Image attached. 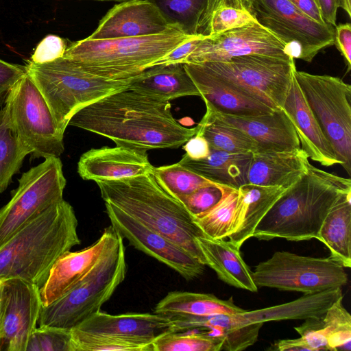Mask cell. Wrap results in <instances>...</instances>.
<instances>
[{
    "instance_id": "6da1fadb",
    "label": "cell",
    "mask_w": 351,
    "mask_h": 351,
    "mask_svg": "<svg viewBox=\"0 0 351 351\" xmlns=\"http://www.w3.org/2000/svg\"><path fill=\"white\" fill-rule=\"evenodd\" d=\"M69 125L105 136L122 146L147 152L178 148L197 132L173 117L169 101L128 88L78 110Z\"/></svg>"
},
{
    "instance_id": "7a4b0ae2",
    "label": "cell",
    "mask_w": 351,
    "mask_h": 351,
    "mask_svg": "<svg viewBox=\"0 0 351 351\" xmlns=\"http://www.w3.org/2000/svg\"><path fill=\"white\" fill-rule=\"evenodd\" d=\"M72 206L64 199L29 220L0 246V282L45 283L57 260L81 241Z\"/></svg>"
},
{
    "instance_id": "3957f363",
    "label": "cell",
    "mask_w": 351,
    "mask_h": 351,
    "mask_svg": "<svg viewBox=\"0 0 351 351\" xmlns=\"http://www.w3.org/2000/svg\"><path fill=\"white\" fill-rule=\"evenodd\" d=\"M350 191V179L310 163L306 173L285 190L263 217L252 237L294 241L316 239L330 209Z\"/></svg>"
},
{
    "instance_id": "277c9868",
    "label": "cell",
    "mask_w": 351,
    "mask_h": 351,
    "mask_svg": "<svg viewBox=\"0 0 351 351\" xmlns=\"http://www.w3.org/2000/svg\"><path fill=\"white\" fill-rule=\"evenodd\" d=\"M95 182L104 202L163 234L206 265L196 241L204 234L184 206L160 186L152 173Z\"/></svg>"
},
{
    "instance_id": "5b68a950",
    "label": "cell",
    "mask_w": 351,
    "mask_h": 351,
    "mask_svg": "<svg viewBox=\"0 0 351 351\" xmlns=\"http://www.w3.org/2000/svg\"><path fill=\"white\" fill-rule=\"evenodd\" d=\"M195 36L173 23L156 34L111 39L87 37L72 43L64 57L93 75L124 80L154 66L165 55Z\"/></svg>"
},
{
    "instance_id": "8992f818",
    "label": "cell",
    "mask_w": 351,
    "mask_h": 351,
    "mask_svg": "<svg viewBox=\"0 0 351 351\" xmlns=\"http://www.w3.org/2000/svg\"><path fill=\"white\" fill-rule=\"evenodd\" d=\"M26 67L62 134L78 110L110 94L128 88L133 79L104 78L88 73L75 61L64 56L43 64L29 60Z\"/></svg>"
},
{
    "instance_id": "52a82bcc",
    "label": "cell",
    "mask_w": 351,
    "mask_h": 351,
    "mask_svg": "<svg viewBox=\"0 0 351 351\" xmlns=\"http://www.w3.org/2000/svg\"><path fill=\"white\" fill-rule=\"evenodd\" d=\"M127 267L121 235L110 250L71 290L42 306L37 324L71 330L101 310L124 280Z\"/></svg>"
},
{
    "instance_id": "ba28073f",
    "label": "cell",
    "mask_w": 351,
    "mask_h": 351,
    "mask_svg": "<svg viewBox=\"0 0 351 351\" xmlns=\"http://www.w3.org/2000/svg\"><path fill=\"white\" fill-rule=\"evenodd\" d=\"M293 73L337 158L351 176V86L328 75Z\"/></svg>"
},
{
    "instance_id": "9c48e42d",
    "label": "cell",
    "mask_w": 351,
    "mask_h": 351,
    "mask_svg": "<svg viewBox=\"0 0 351 351\" xmlns=\"http://www.w3.org/2000/svg\"><path fill=\"white\" fill-rule=\"evenodd\" d=\"M257 287L311 294L341 288L348 275L340 263L332 258L300 256L289 252H276L259 263L252 271Z\"/></svg>"
},
{
    "instance_id": "30bf717a",
    "label": "cell",
    "mask_w": 351,
    "mask_h": 351,
    "mask_svg": "<svg viewBox=\"0 0 351 351\" xmlns=\"http://www.w3.org/2000/svg\"><path fill=\"white\" fill-rule=\"evenodd\" d=\"M4 104L12 127L30 149L31 159L59 157L63 153L64 134L27 72L10 90Z\"/></svg>"
},
{
    "instance_id": "8fae6325",
    "label": "cell",
    "mask_w": 351,
    "mask_h": 351,
    "mask_svg": "<svg viewBox=\"0 0 351 351\" xmlns=\"http://www.w3.org/2000/svg\"><path fill=\"white\" fill-rule=\"evenodd\" d=\"M62 163L51 156L22 173L10 200L0 208V246L32 218L63 199Z\"/></svg>"
},
{
    "instance_id": "7c38bea8",
    "label": "cell",
    "mask_w": 351,
    "mask_h": 351,
    "mask_svg": "<svg viewBox=\"0 0 351 351\" xmlns=\"http://www.w3.org/2000/svg\"><path fill=\"white\" fill-rule=\"evenodd\" d=\"M257 22L289 47L293 59L311 62L334 45L335 27L311 19L287 0H250Z\"/></svg>"
},
{
    "instance_id": "4fadbf2b",
    "label": "cell",
    "mask_w": 351,
    "mask_h": 351,
    "mask_svg": "<svg viewBox=\"0 0 351 351\" xmlns=\"http://www.w3.org/2000/svg\"><path fill=\"white\" fill-rule=\"evenodd\" d=\"M199 63L275 110L282 108L296 67L294 59L256 54Z\"/></svg>"
},
{
    "instance_id": "5bb4252c",
    "label": "cell",
    "mask_w": 351,
    "mask_h": 351,
    "mask_svg": "<svg viewBox=\"0 0 351 351\" xmlns=\"http://www.w3.org/2000/svg\"><path fill=\"white\" fill-rule=\"evenodd\" d=\"M254 54L293 59L287 45L254 21L200 39L184 63L224 61Z\"/></svg>"
},
{
    "instance_id": "9a60e30c",
    "label": "cell",
    "mask_w": 351,
    "mask_h": 351,
    "mask_svg": "<svg viewBox=\"0 0 351 351\" xmlns=\"http://www.w3.org/2000/svg\"><path fill=\"white\" fill-rule=\"evenodd\" d=\"M111 226L137 250L169 266L186 280L200 276L204 265L163 234L104 202Z\"/></svg>"
},
{
    "instance_id": "2e32d148",
    "label": "cell",
    "mask_w": 351,
    "mask_h": 351,
    "mask_svg": "<svg viewBox=\"0 0 351 351\" xmlns=\"http://www.w3.org/2000/svg\"><path fill=\"white\" fill-rule=\"evenodd\" d=\"M3 282L5 304L0 350L25 351L43 306L40 288L19 278Z\"/></svg>"
},
{
    "instance_id": "e0dca14e",
    "label": "cell",
    "mask_w": 351,
    "mask_h": 351,
    "mask_svg": "<svg viewBox=\"0 0 351 351\" xmlns=\"http://www.w3.org/2000/svg\"><path fill=\"white\" fill-rule=\"evenodd\" d=\"M120 235L110 225L92 245L79 251H69L61 256L40 289L43 305L56 300L81 281L110 251Z\"/></svg>"
},
{
    "instance_id": "ac0fdd59",
    "label": "cell",
    "mask_w": 351,
    "mask_h": 351,
    "mask_svg": "<svg viewBox=\"0 0 351 351\" xmlns=\"http://www.w3.org/2000/svg\"><path fill=\"white\" fill-rule=\"evenodd\" d=\"M184 66L205 105L215 111L236 116H258L276 110L201 63H184Z\"/></svg>"
},
{
    "instance_id": "d6986e66",
    "label": "cell",
    "mask_w": 351,
    "mask_h": 351,
    "mask_svg": "<svg viewBox=\"0 0 351 351\" xmlns=\"http://www.w3.org/2000/svg\"><path fill=\"white\" fill-rule=\"evenodd\" d=\"M158 7L149 0H130L115 4L99 21L90 39H111L152 35L170 25Z\"/></svg>"
},
{
    "instance_id": "ffe728a7",
    "label": "cell",
    "mask_w": 351,
    "mask_h": 351,
    "mask_svg": "<svg viewBox=\"0 0 351 351\" xmlns=\"http://www.w3.org/2000/svg\"><path fill=\"white\" fill-rule=\"evenodd\" d=\"M215 118L239 129L258 145V152H276L300 149L293 125L282 108L258 116L226 114L206 106Z\"/></svg>"
},
{
    "instance_id": "44dd1931",
    "label": "cell",
    "mask_w": 351,
    "mask_h": 351,
    "mask_svg": "<svg viewBox=\"0 0 351 351\" xmlns=\"http://www.w3.org/2000/svg\"><path fill=\"white\" fill-rule=\"evenodd\" d=\"M146 152L117 146L93 148L84 153L77 172L85 180H115L152 173Z\"/></svg>"
},
{
    "instance_id": "7402d4cb",
    "label": "cell",
    "mask_w": 351,
    "mask_h": 351,
    "mask_svg": "<svg viewBox=\"0 0 351 351\" xmlns=\"http://www.w3.org/2000/svg\"><path fill=\"white\" fill-rule=\"evenodd\" d=\"M293 70L282 108L293 125L302 145L301 149L308 158L318 162L322 166L340 165L330 143L324 135L304 97Z\"/></svg>"
},
{
    "instance_id": "603a6c76",
    "label": "cell",
    "mask_w": 351,
    "mask_h": 351,
    "mask_svg": "<svg viewBox=\"0 0 351 351\" xmlns=\"http://www.w3.org/2000/svg\"><path fill=\"white\" fill-rule=\"evenodd\" d=\"M74 328L153 342L160 336L173 331L175 326L173 321L155 313L110 315L100 311Z\"/></svg>"
},
{
    "instance_id": "cb8c5ba5",
    "label": "cell",
    "mask_w": 351,
    "mask_h": 351,
    "mask_svg": "<svg viewBox=\"0 0 351 351\" xmlns=\"http://www.w3.org/2000/svg\"><path fill=\"white\" fill-rule=\"evenodd\" d=\"M287 189L249 183L241 186L228 241L240 249L252 237L258 223Z\"/></svg>"
},
{
    "instance_id": "d4e9b609",
    "label": "cell",
    "mask_w": 351,
    "mask_h": 351,
    "mask_svg": "<svg viewBox=\"0 0 351 351\" xmlns=\"http://www.w3.org/2000/svg\"><path fill=\"white\" fill-rule=\"evenodd\" d=\"M308 159L301 147L291 151L253 153L247 183L289 188L306 173Z\"/></svg>"
},
{
    "instance_id": "484cf974",
    "label": "cell",
    "mask_w": 351,
    "mask_h": 351,
    "mask_svg": "<svg viewBox=\"0 0 351 351\" xmlns=\"http://www.w3.org/2000/svg\"><path fill=\"white\" fill-rule=\"evenodd\" d=\"M342 296L341 288L305 294L287 303L264 308L245 311L233 314L235 324L244 326L254 323L287 319H306L323 315L328 308Z\"/></svg>"
},
{
    "instance_id": "4316f807",
    "label": "cell",
    "mask_w": 351,
    "mask_h": 351,
    "mask_svg": "<svg viewBox=\"0 0 351 351\" xmlns=\"http://www.w3.org/2000/svg\"><path fill=\"white\" fill-rule=\"evenodd\" d=\"M128 88L166 101L186 96L200 97L183 63L151 66L134 77Z\"/></svg>"
},
{
    "instance_id": "83f0119b",
    "label": "cell",
    "mask_w": 351,
    "mask_h": 351,
    "mask_svg": "<svg viewBox=\"0 0 351 351\" xmlns=\"http://www.w3.org/2000/svg\"><path fill=\"white\" fill-rule=\"evenodd\" d=\"M196 241L206 265L216 272L221 280L236 288L257 291L252 271L242 258L240 249L225 239H213L205 236L197 237Z\"/></svg>"
},
{
    "instance_id": "f1b7e54d",
    "label": "cell",
    "mask_w": 351,
    "mask_h": 351,
    "mask_svg": "<svg viewBox=\"0 0 351 351\" xmlns=\"http://www.w3.org/2000/svg\"><path fill=\"white\" fill-rule=\"evenodd\" d=\"M174 322V331L199 329L223 339L222 350H243L258 340L262 323L245 326L234 325L232 315L217 314L208 316H177L169 318Z\"/></svg>"
},
{
    "instance_id": "f546056e",
    "label": "cell",
    "mask_w": 351,
    "mask_h": 351,
    "mask_svg": "<svg viewBox=\"0 0 351 351\" xmlns=\"http://www.w3.org/2000/svg\"><path fill=\"white\" fill-rule=\"evenodd\" d=\"M252 154H233L210 148L205 158L193 160L186 154L178 162L215 184L238 189L247 183Z\"/></svg>"
},
{
    "instance_id": "4dcf8cb0",
    "label": "cell",
    "mask_w": 351,
    "mask_h": 351,
    "mask_svg": "<svg viewBox=\"0 0 351 351\" xmlns=\"http://www.w3.org/2000/svg\"><path fill=\"white\" fill-rule=\"evenodd\" d=\"M245 311L237 306L232 298L223 300L210 293L179 291L167 293L154 309L155 313L169 319L177 316L233 315Z\"/></svg>"
},
{
    "instance_id": "1f68e13d",
    "label": "cell",
    "mask_w": 351,
    "mask_h": 351,
    "mask_svg": "<svg viewBox=\"0 0 351 351\" xmlns=\"http://www.w3.org/2000/svg\"><path fill=\"white\" fill-rule=\"evenodd\" d=\"M316 239L328 248L332 258L344 267H351V191L330 209Z\"/></svg>"
},
{
    "instance_id": "d6a6232c",
    "label": "cell",
    "mask_w": 351,
    "mask_h": 351,
    "mask_svg": "<svg viewBox=\"0 0 351 351\" xmlns=\"http://www.w3.org/2000/svg\"><path fill=\"white\" fill-rule=\"evenodd\" d=\"M254 21L250 0H208L197 34L215 36Z\"/></svg>"
},
{
    "instance_id": "836d02e7",
    "label": "cell",
    "mask_w": 351,
    "mask_h": 351,
    "mask_svg": "<svg viewBox=\"0 0 351 351\" xmlns=\"http://www.w3.org/2000/svg\"><path fill=\"white\" fill-rule=\"evenodd\" d=\"M197 128V132L207 140L210 148L233 154L258 152L256 142L239 129L217 119L208 110Z\"/></svg>"
},
{
    "instance_id": "e575fe53",
    "label": "cell",
    "mask_w": 351,
    "mask_h": 351,
    "mask_svg": "<svg viewBox=\"0 0 351 351\" xmlns=\"http://www.w3.org/2000/svg\"><path fill=\"white\" fill-rule=\"evenodd\" d=\"M30 153L12 127L4 106L0 110V193L7 189Z\"/></svg>"
},
{
    "instance_id": "d590c367",
    "label": "cell",
    "mask_w": 351,
    "mask_h": 351,
    "mask_svg": "<svg viewBox=\"0 0 351 351\" xmlns=\"http://www.w3.org/2000/svg\"><path fill=\"white\" fill-rule=\"evenodd\" d=\"M74 351H154L153 342L71 329Z\"/></svg>"
},
{
    "instance_id": "8d00e7d4",
    "label": "cell",
    "mask_w": 351,
    "mask_h": 351,
    "mask_svg": "<svg viewBox=\"0 0 351 351\" xmlns=\"http://www.w3.org/2000/svg\"><path fill=\"white\" fill-rule=\"evenodd\" d=\"M238 189L227 187L221 199L204 214L193 217L204 235L213 239L227 238L233 221Z\"/></svg>"
},
{
    "instance_id": "74e56055",
    "label": "cell",
    "mask_w": 351,
    "mask_h": 351,
    "mask_svg": "<svg viewBox=\"0 0 351 351\" xmlns=\"http://www.w3.org/2000/svg\"><path fill=\"white\" fill-rule=\"evenodd\" d=\"M223 341L204 330L191 329L165 333L153 341L154 351H219Z\"/></svg>"
},
{
    "instance_id": "f35d334b",
    "label": "cell",
    "mask_w": 351,
    "mask_h": 351,
    "mask_svg": "<svg viewBox=\"0 0 351 351\" xmlns=\"http://www.w3.org/2000/svg\"><path fill=\"white\" fill-rule=\"evenodd\" d=\"M152 173L160 186L179 201L199 187L214 183L179 162L154 167Z\"/></svg>"
},
{
    "instance_id": "ab89813d",
    "label": "cell",
    "mask_w": 351,
    "mask_h": 351,
    "mask_svg": "<svg viewBox=\"0 0 351 351\" xmlns=\"http://www.w3.org/2000/svg\"><path fill=\"white\" fill-rule=\"evenodd\" d=\"M149 1L158 7L169 23H178L186 34L199 36L198 27L208 0Z\"/></svg>"
},
{
    "instance_id": "60d3db41",
    "label": "cell",
    "mask_w": 351,
    "mask_h": 351,
    "mask_svg": "<svg viewBox=\"0 0 351 351\" xmlns=\"http://www.w3.org/2000/svg\"><path fill=\"white\" fill-rule=\"evenodd\" d=\"M342 300L343 297L338 299L323 315L328 350H351V316Z\"/></svg>"
},
{
    "instance_id": "b9f144b4",
    "label": "cell",
    "mask_w": 351,
    "mask_h": 351,
    "mask_svg": "<svg viewBox=\"0 0 351 351\" xmlns=\"http://www.w3.org/2000/svg\"><path fill=\"white\" fill-rule=\"evenodd\" d=\"M25 351H74L71 330L38 326L31 334Z\"/></svg>"
},
{
    "instance_id": "7bdbcfd3",
    "label": "cell",
    "mask_w": 351,
    "mask_h": 351,
    "mask_svg": "<svg viewBox=\"0 0 351 351\" xmlns=\"http://www.w3.org/2000/svg\"><path fill=\"white\" fill-rule=\"evenodd\" d=\"M226 186L215 183L199 187L180 202L193 216L199 217L212 208L223 197Z\"/></svg>"
},
{
    "instance_id": "ee69618b",
    "label": "cell",
    "mask_w": 351,
    "mask_h": 351,
    "mask_svg": "<svg viewBox=\"0 0 351 351\" xmlns=\"http://www.w3.org/2000/svg\"><path fill=\"white\" fill-rule=\"evenodd\" d=\"M323 315L304 319L305 321L302 325L294 327V329L305 342L309 351L328 350L327 341L324 330Z\"/></svg>"
},
{
    "instance_id": "f6af8a7d",
    "label": "cell",
    "mask_w": 351,
    "mask_h": 351,
    "mask_svg": "<svg viewBox=\"0 0 351 351\" xmlns=\"http://www.w3.org/2000/svg\"><path fill=\"white\" fill-rule=\"evenodd\" d=\"M66 47L64 40L61 37L47 35L36 46L30 61L38 64L53 61L64 56Z\"/></svg>"
},
{
    "instance_id": "bcb514c9",
    "label": "cell",
    "mask_w": 351,
    "mask_h": 351,
    "mask_svg": "<svg viewBox=\"0 0 351 351\" xmlns=\"http://www.w3.org/2000/svg\"><path fill=\"white\" fill-rule=\"evenodd\" d=\"M27 67L0 59V106L5 104L12 88L26 75Z\"/></svg>"
},
{
    "instance_id": "7dc6e473",
    "label": "cell",
    "mask_w": 351,
    "mask_h": 351,
    "mask_svg": "<svg viewBox=\"0 0 351 351\" xmlns=\"http://www.w3.org/2000/svg\"><path fill=\"white\" fill-rule=\"evenodd\" d=\"M339 51L343 56L347 66V72L351 69V25L349 23L335 27V42Z\"/></svg>"
},
{
    "instance_id": "c3c4849f",
    "label": "cell",
    "mask_w": 351,
    "mask_h": 351,
    "mask_svg": "<svg viewBox=\"0 0 351 351\" xmlns=\"http://www.w3.org/2000/svg\"><path fill=\"white\" fill-rule=\"evenodd\" d=\"M202 36H196L186 42L179 45L162 58L158 60L155 65L167 64L174 63H184L186 58L195 47L197 42L204 38Z\"/></svg>"
},
{
    "instance_id": "681fc988",
    "label": "cell",
    "mask_w": 351,
    "mask_h": 351,
    "mask_svg": "<svg viewBox=\"0 0 351 351\" xmlns=\"http://www.w3.org/2000/svg\"><path fill=\"white\" fill-rule=\"evenodd\" d=\"M186 155L193 160L206 158L210 152V147L207 140L199 133L191 137L183 146Z\"/></svg>"
},
{
    "instance_id": "f907efd6",
    "label": "cell",
    "mask_w": 351,
    "mask_h": 351,
    "mask_svg": "<svg viewBox=\"0 0 351 351\" xmlns=\"http://www.w3.org/2000/svg\"><path fill=\"white\" fill-rule=\"evenodd\" d=\"M302 13L321 24H326L317 0H287Z\"/></svg>"
},
{
    "instance_id": "816d5d0a",
    "label": "cell",
    "mask_w": 351,
    "mask_h": 351,
    "mask_svg": "<svg viewBox=\"0 0 351 351\" xmlns=\"http://www.w3.org/2000/svg\"><path fill=\"white\" fill-rule=\"evenodd\" d=\"M317 2L324 21L335 27L340 0H317Z\"/></svg>"
},
{
    "instance_id": "f5cc1de1",
    "label": "cell",
    "mask_w": 351,
    "mask_h": 351,
    "mask_svg": "<svg viewBox=\"0 0 351 351\" xmlns=\"http://www.w3.org/2000/svg\"><path fill=\"white\" fill-rule=\"evenodd\" d=\"M268 350L278 351H309L308 348L301 337L297 339L279 340L272 344Z\"/></svg>"
},
{
    "instance_id": "db71d44e",
    "label": "cell",
    "mask_w": 351,
    "mask_h": 351,
    "mask_svg": "<svg viewBox=\"0 0 351 351\" xmlns=\"http://www.w3.org/2000/svg\"><path fill=\"white\" fill-rule=\"evenodd\" d=\"M5 296L4 285L3 282H0V341L1 339V333L3 328V316L5 311Z\"/></svg>"
},
{
    "instance_id": "11a10c76",
    "label": "cell",
    "mask_w": 351,
    "mask_h": 351,
    "mask_svg": "<svg viewBox=\"0 0 351 351\" xmlns=\"http://www.w3.org/2000/svg\"><path fill=\"white\" fill-rule=\"evenodd\" d=\"M340 8H341L351 17V0H340Z\"/></svg>"
},
{
    "instance_id": "9f6ffc18",
    "label": "cell",
    "mask_w": 351,
    "mask_h": 351,
    "mask_svg": "<svg viewBox=\"0 0 351 351\" xmlns=\"http://www.w3.org/2000/svg\"><path fill=\"white\" fill-rule=\"evenodd\" d=\"M91 1H118V2H122V1H130V0H91Z\"/></svg>"
}]
</instances>
